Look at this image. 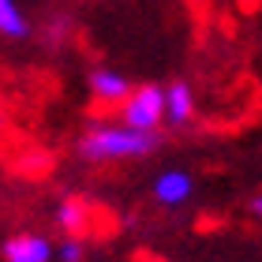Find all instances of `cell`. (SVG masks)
I'll list each match as a JSON object with an SVG mask.
<instances>
[{
	"label": "cell",
	"instance_id": "6da1fadb",
	"mask_svg": "<svg viewBox=\"0 0 262 262\" xmlns=\"http://www.w3.org/2000/svg\"><path fill=\"white\" fill-rule=\"evenodd\" d=\"M161 131H142L127 124H90L75 139V154L86 165H120V161H142L158 154Z\"/></svg>",
	"mask_w": 262,
	"mask_h": 262
},
{
	"label": "cell",
	"instance_id": "7a4b0ae2",
	"mask_svg": "<svg viewBox=\"0 0 262 262\" xmlns=\"http://www.w3.org/2000/svg\"><path fill=\"white\" fill-rule=\"evenodd\" d=\"M165 101H169L165 98V82H139L124 98L116 120L127 127H142V131H161V124L169 120L165 116Z\"/></svg>",
	"mask_w": 262,
	"mask_h": 262
},
{
	"label": "cell",
	"instance_id": "3957f363",
	"mask_svg": "<svg viewBox=\"0 0 262 262\" xmlns=\"http://www.w3.org/2000/svg\"><path fill=\"white\" fill-rule=\"evenodd\" d=\"M191 195H195V176L187 169H180V165L161 169L150 184V199L158 202L161 210H180V206L191 202Z\"/></svg>",
	"mask_w": 262,
	"mask_h": 262
},
{
	"label": "cell",
	"instance_id": "277c9868",
	"mask_svg": "<svg viewBox=\"0 0 262 262\" xmlns=\"http://www.w3.org/2000/svg\"><path fill=\"white\" fill-rule=\"evenodd\" d=\"M0 262H56V244L45 232H11L0 244Z\"/></svg>",
	"mask_w": 262,
	"mask_h": 262
},
{
	"label": "cell",
	"instance_id": "5b68a950",
	"mask_svg": "<svg viewBox=\"0 0 262 262\" xmlns=\"http://www.w3.org/2000/svg\"><path fill=\"white\" fill-rule=\"evenodd\" d=\"M86 90H90V98L98 101V105H116L120 109L124 98L131 90H135V82H131L120 68H90L86 71Z\"/></svg>",
	"mask_w": 262,
	"mask_h": 262
},
{
	"label": "cell",
	"instance_id": "8992f818",
	"mask_svg": "<svg viewBox=\"0 0 262 262\" xmlns=\"http://www.w3.org/2000/svg\"><path fill=\"white\" fill-rule=\"evenodd\" d=\"M53 225L64 236H86L90 225H94L90 202L82 199V195H64L60 202H56V210H53Z\"/></svg>",
	"mask_w": 262,
	"mask_h": 262
},
{
	"label": "cell",
	"instance_id": "52a82bcc",
	"mask_svg": "<svg viewBox=\"0 0 262 262\" xmlns=\"http://www.w3.org/2000/svg\"><path fill=\"white\" fill-rule=\"evenodd\" d=\"M165 116H169L172 127H187L199 116V101H195V86L187 79H172L169 86H165Z\"/></svg>",
	"mask_w": 262,
	"mask_h": 262
},
{
	"label": "cell",
	"instance_id": "ba28073f",
	"mask_svg": "<svg viewBox=\"0 0 262 262\" xmlns=\"http://www.w3.org/2000/svg\"><path fill=\"white\" fill-rule=\"evenodd\" d=\"M34 34L27 11H23L19 0H0V38L4 41H27Z\"/></svg>",
	"mask_w": 262,
	"mask_h": 262
},
{
	"label": "cell",
	"instance_id": "9c48e42d",
	"mask_svg": "<svg viewBox=\"0 0 262 262\" xmlns=\"http://www.w3.org/2000/svg\"><path fill=\"white\" fill-rule=\"evenodd\" d=\"M86 258V236H64L56 244V262H82Z\"/></svg>",
	"mask_w": 262,
	"mask_h": 262
},
{
	"label": "cell",
	"instance_id": "30bf717a",
	"mask_svg": "<svg viewBox=\"0 0 262 262\" xmlns=\"http://www.w3.org/2000/svg\"><path fill=\"white\" fill-rule=\"evenodd\" d=\"M247 210H251V217H258V221H262V191H258L251 202H247Z\"/></svg>",
	"mask_w": 262,
	"mask_h": 262
}]
</instances>
